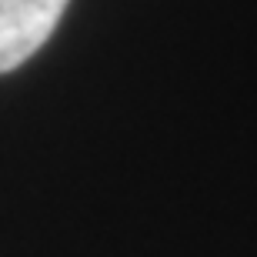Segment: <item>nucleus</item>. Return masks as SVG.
<instances>
[{
	"instance_id": "obj_1",
	"label": "nucleus",
	"mask_w": 257,
	"mask_h": 257,
	"mask_svg": "<svg viewBox=\"0 0 257 257\" xmlns=\"http://www.w3.org/2000/svg\"><path fill=\"white\" fill-rule=\"evenodd\" d=\"M67 0H0V74L30 60L50 40Z\"/></svg>"
}]
</instances>
